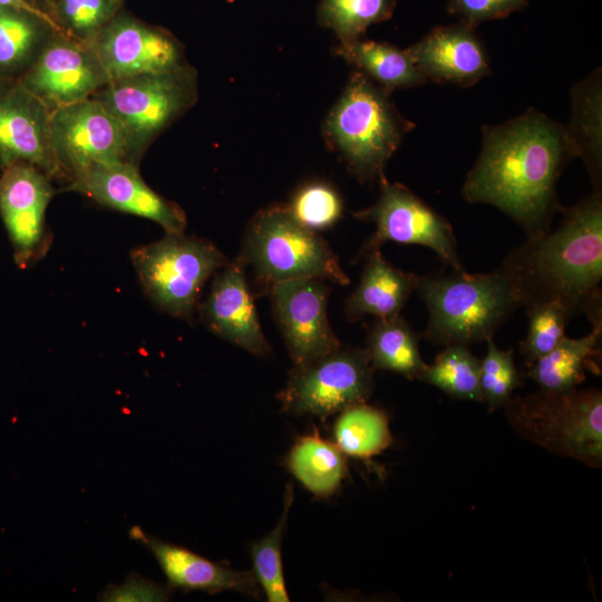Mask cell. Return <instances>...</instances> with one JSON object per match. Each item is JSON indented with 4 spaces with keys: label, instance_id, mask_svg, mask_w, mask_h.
Segmentation results:
<instances>
[{
    "label": "cell",
    "instance_id": "f546056e",
    "mask_svg": "<svg viewBox=\"0 0 602 602\" xmlns=\"http://www.w3.org/2000/svg\"><path fill=\"white\" fill-rule=\"evenodd\" d=\"M576 117L567 133L573 142L576 156L584 159L594 191L601 192V144H600V82L598 77L591 86L585 82L575 93Z\"/></svg>",
    "mask_w": 602,
    "mask_h": 602
},
{
    "label": "cell",
    "instance_id": "e575fe53",
    "mask_svg": "<svg viewBox=\"0 0 602 602\" xmlns=\"http://www.w3.org/2000/svg\"><path fill=\"white\" fill-rule=\"evenodd\" d=\"M56 22L64 33L89 42L114 17L117 2L110 0H58Z\"/></svg>",
    "mask_w": 602,
    "mask_h": 602
},
{
    "label": "cell",
    "instance_id": "5b68a950",
    "mask_svg": "<svg viewBox=\"0 0 602 602\" xmlns=\"http://www.w3.org/2000/svg\"><path fill=\"white\" fill-rule=\"evenodd\" d=\"M511 427L552 454L602 465V394L594 388L541 389L503 406Z\"/></svg>",
    "mask_w": 602,
    "mask_h": 602
},
{
    "label": "cell",
    "instance_id": "6da1fadb",
    "mask_svg": "<svg viewBox=\"0 0 602 602\" xmlns=\"http://www.w3.org/2000/svg\"><path fill=\"white\" fill-rule=\"evenodd\" d=\"M574 156L567 129L536 110L499 126H484L483 147L463 196L469 203L496 206L527 236L548 231L561 208L557 178Z\"/></svg>",
    "mask_w": 602,
    "mask_h": 602
},
{
    "label": "cell",
    "instance_id": "8fae6325",
    "mask_svg": "<svg viewBox=\"0 0 602 602\" xmlns=\"http://www.w3.org/2000/svg\"><path fill=\"white\" fill-rule=\"evenodd\" d=\"M51 139L68 183L97 165L139 163L122 124L91 97L51 111Z\"/></svg>",
    "mask_w": 602,
    "mask_h": 602
},
{
    "label": "cell",
    "instance_id": "d6a6232c",
    "mask_svg": "<svg viewBox=\"0 0 602 602\" xmlns=\"http://www.w3.org/2000/svg\"><path fill=\"white\" fill-rule=\"evenodd\" d=\"M528 328L521 343L527 366L551 351L565 336V326L572 318L557 302H544L526 308Z\"/></svg>",
    "mask_w": 602,
    "mask_h": 602
},
{
    "label": "cell",
    "instance_id": "9c48e42d",
    "mask_svg": "<svg viewBox=\"0 0 602 602\" xmlns=\"http://www.w3.org/2000/svg\"><path fill=\"white\" fill-rule=\"evenodd\" d=\"M373 371L365 348L340 346L294 366L276 398L283 412L323 420L349 406L366 402L373 392Z\"/></svg>",
    "mask_w": 602,
    "mask_h": 602
},
{
    "label": "cell",
    "instance_id": "e0dca14e",
    "mask_svg": "<svg viewBox=\"0 0 602 602\" xmlns=\"http://www.w3.org/2000/svg\"><path fill=\"white\" fill-rule=\"evenodd\" d=\"M67 190L86 195L109 208L157 223L166 233H184V210L151 188L138 165L116 162L91 167L72 179Z\"/></svg>",
    "mask_w": 602,
    "mask_h": 602
},
{
    "label": "cell",
    "instance_id": "74e56055",
    "mask_svg": "<svg viewBox=\"0 0 602 602\" xmlns=\"http://www.w3.org/2000/svg\"><path fill=\"white\" fill-rule=\"evenodd\" d=\"M0 7H8V8L28 11L30 13L37 14L50 22L58 25L49 12L35 6L29 0H0Z\"/></svg>",
    "mask_w": 602,
    "mask_h": 602
},
{
    "label": "cell",
    "instance_id": "d4e9b609",
    "mask_svg": "<svg viewBox=\"0 0 602 602\" xmlns=\"http://www.w3.org/2000/svg\"><path fill=\"white\" fill-rule=\"evenodd\" d=\"M285 466L309 492L321 498L333 495L347 475L344 454L317 429L295 439Z\"/></svg>",
    "mask_w": 602,
    "mask_h": 602
},
{
    "label": "cell",
    "instance_id": "ffe728a7",
    "mask_svg": "<svg viewBox=\"0 0 602 602\" xmlns=\"http://www.w3.org/2000/svg\"><path fill=\"white\" fill-rule=\"evenodd\" d=\"M130 536L155 556L172 589L198 590L210 594L235 591L259 599L261 586L253 571H236L207 560L186 547L147 536L139 527Z\"/></svg>",
    "mask_w": 602,
    "mask_h": 602
},
{
    "label": "cell",
    "instance_id": "7a4b0ae2",
    "mask_svg": "<svg viewBox=\"0 0 602 602\" xmlns=\"http://www.w3.org/2000/svg\"><path fill=\"white\" fill-rule=\"evenodd\" d=\"M560 211L555 230L527 239L513 249L499 268L521 307L562 304L571 317L584 313L602 329V197H589Z\"/></svg>",
    "mask_w": 602,
    "mask_h": 602
},
{
    "label": "cell",
    "instance_id": "8d00e7d4",
    "mask_svg": "<svg viewBox=\"0 0 602 602\" xmlns=\"http://www.w3.org/2000/svg\"><path fill=\"white\" fill-rule=\"evenodd\" d=\"M169 586H162L145 579H130L125 584L107 589L104 601H166Z\"/></svg>",
    "mask_w": 602,
    "mask_h": 602
},
{
    "label": "cell",
    "instance_id": "cb8c5ba5",
    "mask_svg": "<svg viewBox=\"0 0 602 602\" xmlns=\"http://www.w3.org/2000/svg\"><path fill=\"white\" fill-rule=\"evenodd\" d=\"M419 336L399 315L377 318L368 329L365 348L373 370H388L420 380L427 363L421 358Z\"/></svg>",
    "mask_w": 602,
    "mask_h": 602
},
{
    "label": "cell",
    "instance_id": "3957f363",
    "mask_svg": "<svg viewBox=\"0 0 602 602\" xmlns=\"http://www.w3.org/2000/svg\"><path fill=\"white\" fill-rule=\"evenodd\" d=\"M415 291L428 310L421 337L444 347H468L493 338L521 308L499 266L489 273L447 268L434 274H416Z\"/></svg>",
    "mask_w": 602,
    "mask_h": 602
},
{
    "label": "cell",
    "instance_id": "30bf717a",
    "mask_svg": "<svg viewBox=\"0 0 602 602\" xmlns=\"http://www.w3.org/2000/svg\"><path fill=\"white\" fill-rule=\"evenodd\" d=\"M380 195L371 206L353 213L372 222L375 233L361 247L359 258L380 250L387 241L419 244L431 249L444 266L463 270L454 230L446 217L400 183L379 182Z\"/></svg>",
    "mask_w": 602,
    "mask_h": 602
},
{
    "label": "cell",
    "instance_id": "44dd1931",
    "mask_svg": "<svg viewBox=\"0 0 602 602\" xmlns=\"http://www.w3.org/2000/svg\"><path fill=\"white\" fill-rule=\"evenodd\" d=\"M360 281L344 304L347 318L352 321L366 315L391 318L400 314L412 292L416 274L395 268L380 250L363 256Z\"/></svg>",
    "mask_w": 602,
    "mask_h": 602
},
{
    "label": "cell",
    "instance_id": "8992f818",
    "mask_svg": "<svg viewBox=\"0 0 602 602\" xmlns=\"http://www.w3.org/2000/svg\"><path fill=\"white\" fill-rule=\"evenodd\" d=\"M240 256L266 288L299 278H317L338 285L350 283L329 243L297 222L282 204L270 205L253 216Z\"/></svg>",
    "mask_w": 602,
    "mask_h": 602
},
{
    "label": "cell",
    "instance_id": "7c38bea8",
    "mask_svg": "<svg viewBox=\"0 0 602 602\" xmlns=\"http://www.w3.org/2000/svg\"><path fill=\"white\" fill-rule=\"evenodd\" d=\"M327 283L317 278H299L268 287L275 321L294 366L342 346L329 324Z\"/></svg>",
    "mask_w": 602,
    "mask_h": 602
},
{
    "label": "cell",
    "instance_id": "4fadbf2b",
    "mask_svg": "<svg viewBox=\"0 0 602 602\" xmlns=\"http://www.w3.org/2000/svg\"><path fill=\"white\" fill-rule=\"evenodd\" d=\"M51 110L93 97L109 78L91 48L56 32L18 79Z\"/></svg>",
    "mask_w": 602,
    "mask_h": 602
},
{
    "label": "cell",
    "instance_id": "ab89813d",
    "mask_svg": "<svg viewBox=\"0 0 602 602\" xmlns=\"http://www.w3.org/2000/svg\"><path fill=\"white\" fill-rule=\"evenodd\" d=\"M110 1H114V2H117V3H118L119 0H110Z\"/></svg>",
    "mask_w": 602,
    "mask_h": 602
},
{
    "label": "cell",
    "instance_id": "ba28073f",
    "mask_svg": "<svg viewBox=\"0 0 602 602\" xmlns=\"http://www.w3.org/2000/svg\"><path fill=\"white\" fill-rule=\"evenodd\" d=\"M197 96L196 70L186 64L110 81L91 98L122 124L140 161L149 145L195 105Z\"/></svg>",
    "mask_w": 602,
    "mask_h": 602
},
{
    "label": "cell",
    "instance_id": "d590c367",
    "mask_svg": "<svg viewBox=\"0 0 602 602\" xmlns=\"http://www.w3.org/2000/svg\"><path fill=\"white\" fill-rule=\"evenodd\" d=\"M527 0H449L447 10L472 27L507 17L526 7Z\"/></svg>",
    "mask_w": 602,
    "mask_h": 602
},
{
    "label": "cell",
    "instance_id": "d6986e66",
    "mask_svg": "<svg viewBox=\"0 0 602 602\" xmlns=\"http://www.w3.org/2000/svg\"><path fill=\"white\" fill-rule=\"evenodd\" d=\"M407 51L426 79L467 87L491 72L483 43L464 22L434 28Z\"/></svg>",
    "mask_w": 602,
    "mask_h": 602
},
{
    "label": "cell",
    "instance_id": "277c9868",
    "mask_svg": "<svg viewBox=\"0 0 602 602\" xmlns=\"http://www.w3.org/2000/svg\"><path fill=\"white\" fill-rule=\"evenodd\" d=\"M390 93L356 70L329 111L323 134L360 181H382L388 159L412 128L389 99Z\"/></svg>",
    "mask_w": 602,
    "mask_h": 602
},
{
    "label": "cell",
    "instance_id": "4dcf8cb0",
    "mask_svg": "<svg viewBox=\"0 0 602 602\" xmlns=\"http://www.w3.org/2000/svg\"><path fill=\"white\" fill-rule=\"evenodd\" d=\"M391 0H322L321 22L339 38L340 43L360 39L369 26L390 17Z\"/></svg>",
    "mask_w": 602,
    "mask_h": 602
},
{
    "label": "cell",
    "instance_id": "2e32d148",
    "mask_svg": "<svg viewBox=\"0 0 602 602\" xmlns=\"http://www.w3.org/2000/svg\"><path fill=\"white\" fill-rule=\"evenodd\" d=\"M87 45L109 82L168 71L187 64L183 46L172 35L127 14L114 16Z\"/></svg>",
    "mask_w": 602,
    "mask_h": 602
},
{
    "label": "cell",
    "instance_id": "4316f807",
    "mask_svg": "<svg viewBox=\"0 0 602 602\" xmlns=\"http://www.w3.org/2000/svg\"><path fill=\"white\" fill-rule=\"evenodd\" d=\"M333 443L348 456L368 459L392 441L388 416L375 406L359 402L338 412Z\"/></svg>",
    "mask_w": 602,
    "mask_h": 602
},
{
    "label": "cell",
    "instance_id": "7402d4cb",
    "mask_svg": "<svg viewBox=\"0 0 602 602\" xmlns=\"http://www.w3.org/2000/svg\"><path fill=\"white\" fill-rule=\"evenodd\" d=\"M60 27L28 11L0 7V80L19 79Z\"/></svg>",
    "mask_w": 602,
    "mask_h": 602
},
{
    "label": "cell",
    "instance_id": "836d02e7",
    "mask_svg": "<svg viewBox=\"0 0 602 602\" xmlns=\"http://www.w3.org/2000/svg\"><path fill=\"white\" fill-rule=\"evenodd\" d=\"M487 352L480 360L479 388L489 411L503 407L522 385L514 362L513 350L496 347L493 338L486 340Z\"/></svg>",
    "mask_w": 602,
    "mask_h": 602
},
{
    "label": "cell",
    "instance_id": "484cf974",
    "mask_svg": "<svg viewBox=\"0 0 602 602\" xmlns=\"http://www.w3.org/2000/svg\"><path fill=\"white\" fill-rule=\"evenodd\" d=\"M336 54L388 93L419 86L427 80L407 49L401 50L387 42L358 39L339 43Z\"/></svg>",
    "mask_w": 602,
    "mask_h": 602
},
{
    "label": "cell",
    "instance_id": "52a82bcc",
    "mask_svg": "<svg viewBox=\"0 0 602 602\" xmlns=\"http://www.w3.org/2000/svg\"><path fill=\"white\" fill-rule=\"evenodd\" d=\"M139 283L149 300L165 313L191 321L207 280L227 263L212 242L184 233H166L130 251Z\"/></svg>",
    "mask_w": 602,
    "mask_h": 602
},
{
    "label": "cell",
    "instance_id": "603a6c76",
    "mask_svg": "<svg viewBox=\"0 0 602 602\" xmlns=\"http://www.w3.org/2000/svg\"><path fill=\"white\" fill-rule=\"evenodd\" d=\"M601 333L602 329L593 328L583 338L564 336L551 351L527 366L526 376L541 389L562 391L577 388L585 380L586 368L600 372L593 358L600 352Z\"/></svg>",
    "mask_w": 602,
    "mask_h": 602
},
{
    "label": "cell",
    "instance_id": "1f68e13d",
    "mask_svg": "<svg viewBox=\"0 0 602 602\" xmlns=\"http://www.w3.org/2000/svg\"><path fill=\"white\" fill-rule=\"evenodd\" d=\"M284 205L297 222L317 233L333 227L343 213L341 195L323 181L302 184Z\"/></svg>",
    "mask_w": 602,
    "mask_h": 602
},
{
    "label": "cell",
    "instance_id": "5bb4252c",
    "mask_svg": "<svg viewBox=\"0 0 602 602\" xmlns=\"http://www.w3.org/2000/svg\"><path fill=\"white\" fill-rule=\"evenodd\" d=\"M0 215L13 259L20 269L37 263L50 247L46 210L55 194L51 179L35 166L14 164L1 169Z\"/></svg>",
    "mask_w": 602,
    "mask_h": 602
},
{
    "label": "cell",
    "instance_id": "ac0fdd59",
    "mask_svg": "<svg viewBox=\"0 0 602 602\" xmlns=\"http://www.w3.org/2000/svg\"><path fill=\"white\" fill-rule=\"evenodd\" d=\"M245 265L241 256L227 261L214 274L210 292L197 310L211 332L255 357L266 358L272 349L260 324Z\"/></svg>",
    "mask_w": 602,
    "mask_h": 602
},
{
    "label": "cell",
    "instance_id": "9a60e30c",
    "mask_svg": "<svg viewBox=\"0 0 602 602\" xmlns=\"http://www.w3.org/2000/svg\"><path fill=\"white\" fill-rule=\"evenodd\" d=\"M51 109L18 79L0 80V168L37 167L50 179L66 177L51 139Z\"/></svg>",
    "mask_w": 602,
    "mask_h": 602
},
{
    "label": "cell",
    "instance_id": "83f0119b",
    "mask_svg": "<svg viewBox=\"0 0 602 602\" xmlns=\"http://www.w3.org/2000/svg\"><path fill=\"white\" fill-rule=\"evenodd\" d=\"M480 360L466 346L445 347L420 381L431 385L454 399L483 401L479 388Z\"/></svg>",
    "mask_w": 602,
    "mask_h": 602
},
{
    "label": "cell",
    "instance_id": "f35d334b",
    "mask_svg": "<svg viewBox=\"0 0 602 602\" xmlns=\"http://www.w3.org/2000/svg\"><path fill=\"white\" fill-rule=\"evenodd\" d=\"M29 1H30L31 3H33L35 6H37V7L40 8V6H39V3H38L39 0H29ZM42 10H43V9H42Z\"/></svg>",
    "mask_w": 602,
    "mask_h": 602
},
{
    "label": "cell",
    "instance_id": "f1b7e54d",
    "mask_svg": "<svg viewBox=\"0 0 602 602\" xmlns=\"http://www.w3.org/2000/svg\"><path fill=\"white\" fill-rule=\"evenodd\" d=\"M293 497V486L288 484L283 511L278 524L266 536L253 542L250 546L253 573L269 602L290 601L283 574L281 546Z\"/></svg>",
    "mask_w": 602,
    "mask_h": 602
}]
</instances>
